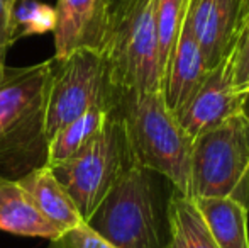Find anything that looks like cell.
I'll list each match as a JSON object with an SVG mask.
<instances>
[{
    "label": "cell",
    "instance_id": "19",
    "mask_svg": "<svg viewBox=\"0 0 249 248\" xmlns=\"http://www.w3.org/2000/svg\"><path fill=\"white\" fill-rule=\"evenodd\" d=\"M232 76L239 92L249 94V10L237 26L232 44Z\"/></svg>",
    "mask_w": 249,
    "mask_h": 248
},
{
    "label": "cell",
    "instance_id": "7",
    "mask_svg": "<svg viewBox=\"0 0 249 248\" xmlns=\"http://www.w3.org/2000/svg\"><path fill=\"white\" fill-rule=\"evenodd\" d=\"M188 197H232L249 206V131L243 114L192 141Z\"/></svg>",
    "mask_w": 249,
    "mask_h": 248
},
{
    "label": "cell",
    "instance_id": "14",
    "mask_svg": "<svg viewBox=\"0 0 249 248\" xmlns=\"http://www.w3.org/2000/svg\"><path fill=\"white\" fill-rule=\"evenodd\" d=\"M219 248H249V206L232 197L192 199Z\"/></svg>",
    "mask_w": 249,
    "mask_h": 248
},
{
    "label": "cell",
    "instance_id": "10",
    "mask_svg": "<svg viewBox=\"0 0 249 248\" xmlns=\"http://www.w3.org/2000/svg\"><path fill=\"white\" fill-rule=\"evenodd\" d=\"M207 73L209 70L203 61V55L185 12L173 57L161 80V94H163L164 104L171 113L177 114L190 100V97L197 92L205 80Z\"/></svg>",
    "mask_w": 249,
    "mask_h": 248
},
{
    "label": "cell",
    "instance_id": "2",
    "mask_svg": "<svg viewBox=\"0 0 249 248\" xmlns=\"http://www.w3.org/2000/svg\"><path fill=\"white\" fill-rule=\"evenodd\" d=\"M154 17L156 0H105L95 50L119 94L161 90Z\"/></svg>",
    "mask_w": 249,
    "mask_h": 248
},
{
    "label": "cell",
    "instance_id": "21",
    "mask_svg": "<svg viewBox=\"0 0 249 248\" xmlns=\"http://www.w3.org/2000/svg\"><path fill=\"white\" fill-rule=\"evenodd\" d=\"M14 7L16 0H0V53L3 55L14 43Z\"/></svg>",
    "mask_w": 249,
    "mask_h": 248
},
{
    "label": "cell",
    "instance_id": "6",
    "mask_svg": "<svg viewBox=\"0 0 249 248\" xmlns=\"http://www.w3.org/2000/svg\"><path fill=\"white\" fill-rule=\"evenodd\" d=\"M134 163L124 123L114 106L100 131L53 172L87 221L119 177Z\"/></svg>",
    "mask_w": 249,
    "mask_h": 248
},
{
    "label": "cell",
    "instance_id": "3",
    "mask_svg": "<svg viewBox=\"0 0 249 248\" xmlns=\"http://www.w3.org/2000/svg\"><path fill=\"white\" fill-rule=\"evenodd\" d=\"M115 107L124 123L134 162L160 173L188 197L194 139L166 107L161 90L121 92Z\"/></svg>",
    "mask_w": 249,
    "mask_h": 248
},
{
    "label": "cell",
    "instance_id": "24",
    "mask_svg": "<svg viewBox=\"0 0 249 248\" xmlns=\"http://www.w3.org/2000/svg\"><path fill=\"white\" fill-rule=\"evenodd\" d=\"M3 68H5V55L0 53V76H2V73H3Z\"/></svg>",
    "mask_w": 249,
    "mask_h": 248
},
{
    "label": "cell",
    "instance_id": "22",
    "mask_svg": "<svg viewBox=\"0 0 249 248\" xmlns=\"http://www.w3.org/2000/svg\"><path fill=\"white\" fill-rule=\"evenodd\" d=\"M237 3H239V22H241V19L246 16L249 10V0H237Z\"/></svg>",
    "mask_w": 249,
    "mask_h": 248
},
{
    "label": "cell",
    "instance_id": "25",
    "mask_svg": "<svg viewBox=\"0 0 249 248\" xmlns=\"http://www.w3.org/2000/svg\"><path fill=\"white\" fill-rule=\"evenodd\" d=\"M16 2H17V0H16Z\"/></svg>",
    "mask_w": 249,
    "mask_h": 248
},
{
    "label": "cell",
    "instance_id": "8",
    "mask_svg": "<svg viewBox=\"0 0 249 248\" xmlns=\"http://www.w3.org/2000/svg\"><path fill=\"white\" fill-rule=\"evenodd\" d=\"M249 94L236 89L232 76V53L209 70L205 80L187 104L175 114L192 139L243 114Z\"/></svg>",
    "mask_w": 249,
    "mask_h": 248
},
{
    "label": "cell",
    "instance_id": "5",
    "mask_svg": "<svg viewBox=\"0 0 249 248\" xmlns=\"http://www.w3.org/2000/svg\"><path fill=\"white\" fill-rule=\"evenodd\" d=\"M119 92L112 87L102 53L82 46L65 58L53 57L51 75L44 94V136L50 138L63 126L93 107L112 109Z\"/></svg>",
    "mask_w": 249,
    "mask_h": 248
},
{
    "label": "cell",
    "instance_id": "16",
    "mask_svg": "<svg viewBox=\"0 0 249 248\" xmlns=\"http://www.w3.org/2000/svg\"><path fill=\"white\" fill-rule=\"evenodd\" d=\"M110 109L93 107L71 123L63 126L50 138L46 146V165L54 169L70 160L102 129Z\"/></svg>",
    "mask_w": 249,
    "mask_h": 248
},
{
    "label": "cell",
    "instance_id": "15",
    "mask_svg": "<svg viewBox=\"0 0 249 248\" xmlns=\"http://www.w3.org/2000/svg\"><path fill=\"white\" fill-rule=\"evenodd\" d=\"M166 219L168 238L164 248H219L197 204L177 189L168 201Z\"/></svg>",
    "mask_w": 249,
    "mask_h": 248
},
{
    "label": "cell",
    "instance_id": "1",
    "mask_svg": "<svg viewBox=\"0 0 249 248\" xmlns=\"http://www.w3.org/2000/svg\"><path fill=\"white\" fill-rule=\"evenodd\" d=\"M53 58L0 76V177L17 180L46 163L44 94Z\"/></svg>",
    "mask_w": 249,
    "mask_h": 248
},
{
    "label": "cell",
    "instance_id": "20",
    "mask_svg": "<svg viewBox=\"0 0 249 248\" xmlns=\"http://www.w3.org/2000/svg\"><path fill=\"white\" fill-rule=\"evenodd\" d=\"M48 248H114L87 223L63 231L59 236L50 240Z\"/></svg>",
    "mask_w": 249,
    "mask_h": 248
},
{
    "label": "cell",
    "instance_id": "4",
    "mask_svg": "<svg viewBox=\"0 0 249 248\" xmlns=\"http://www.w3.org/2000/svg\"><path fill=\"white\" fill-rule=\"evenodd\" d=\"M160 179L153 170L131 165L85 223L114 248H164L168 202L163 204Z\"/></svg>",
    "mask_w": 249,
    "mask_h": 248
},
{
    "label": "cell",
    "instance_id": "9",
    "mask_svg": "<svg viewBox=\"0 0 249 248\" xmlns=\"http://www.w3.org/2000/svg\"><path fill=\"white\" fill-rule=\"evenodd\" d=\"M187 16L207 70H212L232 50L239 26V3L237 0H188Z\"/></svg>",
    "mask_w": 249,
    "mask_h": 248
},
{
    "label": "cell",
    "instance_id": "11",
    "mask_svg": "<svg viewBox=\"0 0 249 248\" xmlns=\"http://www.w3.org/2000/svg\"><path fill=\"white\" fill-rule=\"evenodd\" d=\"M105 0H58L54 58H65L76 48H97Z\"/></svg>",
    "mask_w": 249,
    "mask_h": 248
},
{
    "label": "cell",
    "instance_id": "23",
    "mask_svg": "<svg viewBox=\"0 0 249 248\" xmlns=\"http://www.w3.org/2000/svg\"><path fill=\"white\" fill-rule=\"evenodd\" d=\"M243 116H244V119H246L248 131H249V97H248V100H246V106H244V109H243Z\"/></svg>",
    "mask_w": 249,
    "mask_h": 248
},
{
    "label": "cell",
    "instance_id": "18",
    "mask_svg": "<svg viewBox=\"0 0 249 248\" xmlns=\"http://www.w3.org/2000/svg\"><path fill=\"white\" fill-rule=\"evenodd\" d=\"M56 9L39 2H24L14 7V41L33 34L53 33Z\"/></svg>",
    "mask_w": 249,
    "mask_h": 248
},
{
    "label": "cell",
    "instance_id": "13",
    "mask_svg": "<svg viewBox=\"0 0 249 248\" xmlns=\"http://www.w3.org/2000/svg\"><path fill=\"white\" fill-rule=\"evenodd\" d=\"M17 182L29 194L37 209L63 231L85 223L71 195L46 163L27 172Z\"/></svg>",
    "mask_w": 249,
    "mask_h": 248
},
{
    "label": "cell",
    "instance_id": "12",
    "mask_svg": "<svg viewBox=\"0 0 249 248\" xmlns=\"http://www.w3.org/2000/svg\"><path fill=\"white\" fill-rule=\"evenodd\" d=\"M0 229L17 236L53 240L63 233L37 209L17 180L0 177Z\"/></svg>",
    "mask_w": 249,
    "mask_h": 248
},
{
    "label": "cell",
    "instance_id": "17",
    "mask_svg": "<svg viewBox=\"0 0 249 248\" xmlns=\"http://www.w3.org/2000/svg\"><path fill=\"white\" fill-rule=\"evenodd\" d=\"M188 0H156V44H158V72L163 80L170 60L177 46Z\"/></svg>",
    "mask_w": 249,
    "mask_h": 248
}]
</instances>
